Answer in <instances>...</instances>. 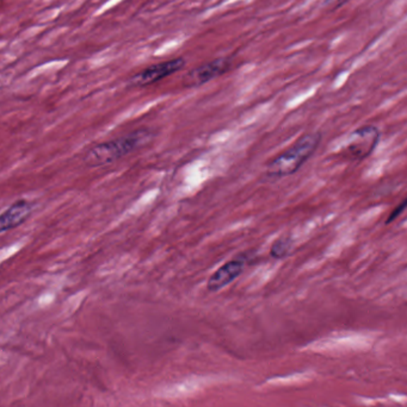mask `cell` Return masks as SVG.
I'll use <instances>...</instances> for the list:
<instances>
[{"label":"cell","mask_w":407,"mask_h":407,"mask_svg":"<svg viewBox=\"0 0 407 407\" xmlns=\"http://www.w3.org/2000/svg\"><path fill=\"white\" fill-rule=\"evenodd\" d=\"M34 202L25 199H20L13 202L0 216V232L5 233L23 224L30 217L31 213L34 212Z\"/></svg>","instance_id":"cell-7"},{"label":"cell","mask_w":407,"mask_h":407,"mask_svg":"<svg viewBox=\"0 0 407 407\" xmlns=\"http://www.w3.org/2000/svg\"><path fill=\"white\" fill-rule=\"evenodd\" d=\"M380 130L375 126H365L350 133L339 157L350 162H361L370 157L380 142Z\"/></svg>","instance_id":"cell-3"},{"label":"cell","mask_w":407,"mask_h":407,"mask_svg":"<svg viewBox=\"0 0 407 407\" xmlns=\"http://www.w3.org/2000/svg\"><path fill=\"white\" fill-rule=\"evenodd\" d=\"M245 266V260L239 259V257L225 263L208 279V291L211 293H216V292H219L221 289L225 288L226 286L232 284L235 279L239 278L244 273Z\"/></svg>","instance_id":"cell-6"},{"label":"cell","mask_w":407,"mask_h":407,"mask_svg":"<svg viewBox=\"0 0 407 407\" xmlns=\"http://www.w3.org/2000/svg\"><path fill=\"white\" fill-rule=\"evenodd\" d=\"M184 66L185 60L183 57H176L169 61L160 62L157 65L150 66L141 72H138V74H135L129 80V84L134 87H146V86L169 78L175 73L179 72L182 68H184Z\"/></svg>","instance_id":"cell-4"},{"label":"cell","mask_w":407,"mask_h":407,"mask_svg":"<svg viewBox=\"0 0 407 407\" xmlns=\"http://www.w3.org/2000/svg\"><path fill=\"white\" fill-rule=\"evenodd\" d=\"M293 247H294V241L289 235L278 237L277 240L273 241L270 247V256L273 260L285 259L287 256L290 255Z\"/></svg>","instance_id":"cell-8"},{"label":"cell","mask_w":407,"mask_h":407,"mask_svg":"<svg viewBox=\"0 0 407 407\" xmlns=\"http://www.w3.org/2000/svg\"><path fill=\"white\" fill-rule=\"evenodd\" d=\"M320 142V131L306 133L266 166V176L275 179L294 176L313 157Z\"/></svg>","instance_id":"cell-2"},{"label":"cell","mask_w":407,"mask_h":407,"mask_svg":"<svg viewBox=\"0 0 407 407\" xmlns=\"http://www.w3.org/2000/svg\"><path fill=\"white\" fill-rule=\"evenodd\" d=\"M407 209V197L403 199V202H400L399 205L396 206V209H393L392 212L389 213L387 219H386V225L392 224L393 221H396V218H399L403 214V211Z\"/></svg>","instance_id":"cell-9"},{"label":"cell","mask_w":407,"mask_h":407,"mask_svg":"<svg viewBox=\"0 0 407 407\" xmlns=\"http://www.w3.org/2000/svg\"><path fill=\"white\" fill-rule=\"evenodd\" d=\"M349 0H325L324 1V6L330 10H334V8H338L342 6V5L346 4Z\"/></svg>","instance_id":"cell-10"},{"label":"cell","mask_w":407,"mask_h":407,"mask_svg":"<svg viewBox=\"0 0 407 407\" xmlns=\"http://www.w3.org/2000/svg\"><path fill=\"white\" fill-rule=\"evenodd\" d=\"M231 68V60L228 57H219L213 61L192 69L184 76V85L188 87H197L207 84L223 75Z\"/></svg>","instance_id":"cell-5"},{"label":"cell","mask_w":407,"mask_h":407,"mask_svg":"<svg viewBox=\"0 0 407 407\" xmlns=\"http://www.w3.org/2000/svg\"><path fill=\"white\" fill-rule=\"evenodd\" d=\"M152 138L153 135L150 130L140 129L122 138L93 145L85 154V164L88 167H102L114 164L135 150L143 148L150 143Z\"/></svg>","instance_id":"cell-1"}]
</instances>
